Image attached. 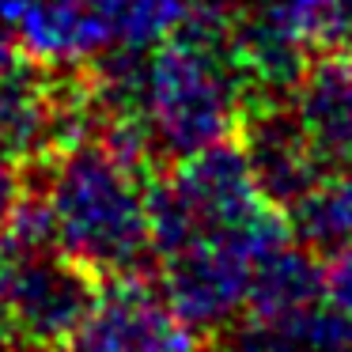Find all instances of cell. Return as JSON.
Segmentation results:
<instances>
[{
    "label": "cell",
    "mask_w": 352,
    "mask_h": 352,
    "mask_svg": "<svg viewBox=\"0 0 352 352\" xmlns=\"http://www.w3.org/2000/svg\"><path fill=\"white\" fill-rule=\"evenodd\" d=\"M235 12L193 0L182 31L148 54H107L95 76L99 114L129 118L155 160H186L231 140L250 102V84L231 46Z\"/></svg>",
    "instance_id": "cell-1"
},
{
    "label": "cell",
    "mask_w": 352,
    "mask_h": 352,
    "mask_svg": "<svg viewBox=\"0 0 352 352\" xmlns=\"http://www.w3.org/2000/svg\"><path fill=\"white\" fill-rule=\"evenodd\" d=\"M152 167L110 148L99 133L46 163L42 205L54 239L95 276L140 273L152 250Z\"/></svg>",
    "instance_id": "cell-2"
},
{
    "label": "cell",
    "mask_w": 352,
    "mask_h": 352,
    "mask_svg": "<svg viewBox=\"0 0 352 352\" xmlns=\"http://www.w3.org/2000/svg\"><path fill=\"white\" fill-rule=\"evenodd\" d=\"M228 235H292L284 208H276L254 182L246 152L235 137L178 160L163 182H152V250L160 258L197 239Z\"/></svg>",
    "instance_id": "cell-3"
},
{
    "label": "cell",
    "mask_w": 352,
    "mask_h": 352,
    "mask_svg": "<svg viewBox=\"0 0 352 352\" xmlns=\"http://www.w3.org/2000/svg\"><path fill=\"white\" fill-rule=\"evenodd\" d=\"M99 276L61 246L0 243V307L12 333L31 352H57L87 314Z\"/></svg>",
    "instance_id": "cell-4"
},
{
    "label": "cell",
    "mask_w": 352,
    "mask_h": 352,
    "mask_svg": "<svg viewBox=\"0 0 352 352\" xmlns=\"http://www.w3.org/2000/svg\"><path fill=\"white\" fill-rule=\"evenodd\" d=\"M292 239V235H288ZM288 239H250V235H228V239H197L190 246L163 254L160 292L167 299L170 314L186 333H220L250 299V276L258 258H265L273 246Z\"/></svg>",
    "instance_id": "cell-5"
},
{
    "label": "cell",
    "mask_w": 352,
    "mask_h": 352,
    "mask_svg": "<svg viewBox=\"0 0 352 352\" xmlns=\"http://www.w3.org/2000/svg\"><path fill=\"white\" fill-rule=\"evenodd\" d=\"M186 337L190 333L170 314L163 292L140 273H122L102 276L65 352H170Z\"/></svg>",
    "instance_id": "cell-6"
},
{
    "label": "cell",
    "mask_w": 352,
    "mask_h": 352,
    "mask_svg": "<svg viewBox=\"0 0 352 352\" xmlns=\"http://www.w3.org/2000/svg\"><path fill=\"white\" fill-rule=\"evenodd\" d=\"M125 0H23L19 50L38 65L80 69L118 50Z\"/></svg>",
    "instance_id": "cell-7"
},
{
    "label": "cell",
    "mask_w": 352,
    "mask_h": 352,
    "mask_svg": "<svg viewBox=\"0 0 352 352\" xmlns=\"http://www.w3.org/2000/svg\"><path fill=\"white\" fill-rule=\"evenodd\" d=\"M235 137L246 152L254 182L276 208L296 205L326 175L311 140L299 129L288 99H250Z\"/></svg>",
    "instance_id": "cell-8"
},
{
    "label": "cell",
    "mask_w": 352,
    "mask_h": 352,
    "mask_svg": "<svg viewBox=\"0 0 352 352\" xmlns=\"http://www.w3.org/2000/svg\"><path fill=\"white\" fill-rule=\"evenodd\" d=\"M288 107L322 167H352V54L329 50L307 61L288 91Z\"/></svg>",
    "instance_id": "cell-9"
},
{
    "label": "cell",
    "mask_w": 352,
    "mask_h": 352,
    "mask_svg": "<svg viewBox=\"0 0 352 352\" xmlns=\"http://www.w3.org/2000/svg\"><path fill=\"white\" fill-rule=\"evenodd\" d=\"M216 352H352V314L311 303L280 318L231 322Z\"/></svg>",
    "instance_id": "cell-10"
},
{
    "label": "cell",
    "mask_w": 352,
    "mask_h": 352,
    "mask_svg": "<svg viewBox=\"0 0 352 352\" xmlns=\"http://www.w3.org/2000/svg\"><path fill=\"white\" fill-rule=\"evenodd\" d=\"M322 296V261L311 246L296 243H280L258 258L250 276V299L246 311L250 318H280V314L303 311V307L318 303Z\"/></svg>",
    "instance_id": "cell-11"
},
{
    "label": "cell",
    "mask_w": 352,
    "mask_h": 352,
    "mask_svg": "<svg viewBox=\"0 0 352 352\" xmlns=\"http://www.w3.org/2000/svg\"><path fill=\"white\" fill-rule=\"evenodd\" d=\"M292 235L314 254H337L352 246V167L326 170L296 205L284 208Z\"/></svg>",
    "instance_id": "cell-12"
},
{
    "label": "cell",
    "mask_w": 352,
    "mask_h": 352,
    "mask_svg": "<svg viewBox=\"0 0 352 352\" xmlns=\"http://www.w3.org/2000/svg\"><path fill=\"white\" fill-rule=\"evenodd\" d=\"M193 0H125L114 54H148L182 31Z\"/></svg>",
    "instance_id": "cell-13"
},
{
    "label": "cell",
    "mask_w": 352,
    "mask_h": 352,
    "mask_svg": "<svg viewBox=\"0 0 352 352\" xmlns=\"http://www.w3.org/2000/svg\"><path fill=\"white\" fill-rule=\"evenodd\" d=\"M337 0H258L254 8L265 19H273L276 27H284L288 34H296L307 46H318L322 27H326L329 12Z\"/></svg>",
    "instance_id": "cell-14"
},
{
    "label": "cell",
    "mask_w": 352,
    "mask_h": 352,
    "mask_svg": "<svg viewBox=\"0 0 352 352\" xmlns=\"http://www.w3.org/2000/svg\"><path fill=\"white\" fill-rule=\"evenodd\" d=\"M322 296L329 307L352 314V246L322 261Z\"/></svg>",
    "instance_id": "cell-15"
},
{
    "label": "cell",
    "mask_w": 352,
    "mask_h": 352,
    "mask_svg": "<svg viewBox=\"0 0 352 352\" xmlns=\"http://www.w3.org/2000/svg\"><path fill=\"white\" fill-rule=\"evenodd\" d=\"M27 197V182H23V167L0 148V235L8 228V220L16 216V208Z\"/></svg>",
    "instance_id": "cell-16"
},
{
    "label": "cell",
    "mask_w": 352,
    "mask_h": 352,
    "mask_svg": "<svg viewBox=\"0 0 352 352\" xmlns=\"http://www.w3.org/2000/svg\"><path fill=\"white\" fill-rule=\"evenodd\" d=\"M318 46L337 50V54H352V0H337L333 4L326 27H322Z\"/></svg>",
    "instance_id": "cell-17"
},
{
    "label": "cell",
    "mask_w": 352,
    "mask_h": 352,
    "mask_svg": "<svg viewBox=\"0 0 352 352\" xmlns=\"http://www.w3.org/2000/svg\"><path fill=\"white\" fill-rule=\"evenodd\" d=\"M19 65V34H16V23H4L0 19V76Z\"/></svg>",
    "instance_id": "cell-18"
},
{
    "label": "cell",
    "mask_w": 352,
    "mask_h": 352,
    "mask_svg": "<svg viewBox=\"0 0 352 352\" xmlns=\"http://www.w3.org/2000/svg\"><path fill=\"white\" fill-rule=\"evenodd\" d=\"M0 352H31V349H23V344L16 341V333H12L8 318H4V307H0Z\"/></svg>",
    "instance_id": "cell-19"
},
{
    "label": "cell",
    "mask_w": 352,
    "mask_h": 352,
    "mask_svg": "<svg viewBox=\"0 0 352 352\" xmlns=\"http://www.w3.org/2000/svg\"><path fill=\"white\" fill-rule=\"evenodd\" d=\"M170 352H201V349H197V344L190 341V337H186V341H178V344H175V349H170Z\"/></svg>",
    "instance_id": "cell-20"
}]
</instances>
